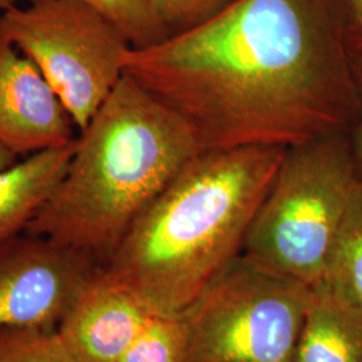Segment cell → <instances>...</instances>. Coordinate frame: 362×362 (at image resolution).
<instances>
[{
	"label": "cell",
	"instance_id": "obj_18",
	"mask_svg": "<svg viewBox=\"0 0 362 362\" xmlns=\"http://www.w3.org/2000/svg\"><path fill=\"white\" fill-rule=\"evenodd\" d=\"M356 76H357L358 90H360V113L353 129L350 132V139H351V148H353L356 165L362 177V66H356Z\"/></svg>",
	"mask_w": 362,
	"mask_h": 362
},
{
	"label": "cell",
	"instance_id": "obj_11",
	"mask_svg": "<svg viewBox=\"0 0 362 362\" xmlns=\"http://www.w3.org/2000/svg\"><path fill=\"white\" fill-rule=\"evenodd\" d=\"M296 362H362V311L315 287Z\"/></svg>",
	"mask_w": 362,
	"mask_h": 362
},
{
	"label": "cell",
	"instance_id": "obj_1",
	"mask_svg": "<svg viewBox=\"0 0 362 362\" xmlns=\"http://www.w3.org/2000/svg\"><path fill=\"white\" fill-rule=\"evenodd\" d=\"M124 74L182 117L202 153L350 133L360 113L339 0H236L130 47Z\"/></svg>",
	"mask_w": 362,
	"mask_h": 362
},
{
	"label": "cell",
	"instance_id": "obj_15",
	"mask_svg": "<svg viewBox=\"0 0 362 362\" xmlns=\"http://www.w3.org/2000/svg\"><path fill=\"white\" fill-rule=\"evenodd\" d=\"M116 26L133 49H143L168 38L156 19L151 0H78Z\"/></svg>",
	"mask_w": 362,
	"mask_h": 362
},
{
	"label": "cell",
	"instance_id": "obj_12",
	"mask_svg": "<svg viewBox=\"0 0 362 362\" xmlns=\"http://www.w3.org/2000/svg\"><path fill=\"white\" fill-rule=\"evenodd\" d=\"M318 287L337 302L362 311V177L356 182Z\"/></svg>",
	"mask_w": 362,
	"mask_h": 362
},
{
	"label": "cell",
	"instance_id": "obj_20",
	"mask_svg": "<svg viewBox=\"0 0 362 362\" xmlns=\"http://www.w3.org/2000/svg\"><path fill=\"white\" fill-rule=\"evenodd\" d=\"M15 1L16 0H0V11H7L10 8H13L15 6Z\"/></svg>",
	"mask_w": 362,
	"mask_h": 362
},
{
	"label": "cell",
	"instance_id": "obj_17",
	"mask_svg": "<svg viewBox=\"0 0 362 362\" xmlns=\"http://www.w3.org/2000/svg\"><path fill=\"white\" fill-rule=\"evenodd\" d=\"M346 46L354 66H362V0H339Z\"/></svg>",
	"mask_w": 362,
	"mask_h": 362
},
{
	"label": "cell",
	"instance_id": "obj_16",
	"mask_svg": "<svg viewBox=\"0 0 362 362\" xmlns=\"http://www.w3.org/2000/svg\"><path fill=\"white\" fill-rule=\"evenodd\" d=\"M236 0H151L157 22L167 35L200 26L219 15Z\"/></svg>",
	"mask_w": 362,
	"mask_h": 362
},
{
	"label": "cell",
	"instance_id": "obj_5",
	"mask_svg": "<svg viewBox=\"0 0 362 362\" xmlns=\"http://www.w3.org/2000/svg\"><path fill=\"white\" fill-rule=\"evenodd\" d=\"M314 288L239 254L180 311L188 362H296Z\"/></svg>",
	"mask_w": 362,
	"mask_h": 362
},
{
	"label": "cell",
	"instance_id": "obj_3",
	"mask_svg": "<svg viewBox=\"0 0 362 362\" xmlns=\"http://www.w3.org/2000/svg\"><path fill=\"white\" fill-rule=\"evenodd\" d=\"M200 153L182 117L124 74L81 130L64 177L25 233L104 264L132 223Z\"/></svg>",
	"mask_w": 362,
	"mask_h": 362
},
{
	"label": "cell",
	"instance_id": "obj_14",
	"mask_svg": "<svg viewBox=\"0 0 362 362\" xmlns=\"http://www.w3.org/2000/svg\"><path fill=\"white\" fill-rule=\"evenodd\" d=\"M0 362H81L57 329L0 326Z\"/></svg>",
	"mask_w": 362,
	"mask_h": 362
},
{
	"label": "cell",
	"instance_id": "obj_19",
	"mask_svg": "<svg viewBox=\"0 0 362 362\" xmlns=\"http://www.w3.org/2000/svg\"><path fill=\"white\" fill-rule=\"evenodd\" d=\"M15 163H16V155L8 148L0 144V170L11 167Z\"/></svg>",
	"mask_w": 362,
	"mask_h": 362
},
{
	"label": "cell",
	"instance_id": "obj_7",
	"mask_svg": "<svg viewBox=\"0 0 362 362\" xmlns=\"http://www.w3.org/2000/svg\"><path fill=\"white\" fill-rule=\"evenodd\" d=\"M100 263L49 239L18 235L0 243V326L57 329Z\"/></svg>",
	"mask_w": 362,
	"mask_h": 362
},
{
	"label": "cell",
	"instance_id": "obj_10",
	"mask_svg": "<svg viewBox=\"0 0 362 362\" xmlns=\"http://www.w3.org/2000/svg\"><path fill=\"white\" fill-rule=\"evenodd\" d=\"M76 140L27 156L0 170V243L26 233L27 226L64 177Z\"/></svg>",
	"mask_w": 362,
	"mask_h": 362
},
{
	"label": "cell",
	"instance_id": "obj_2",
	"mask_svg": "<svg viewBox=\"0 0 362 362\" xmlns=\"http://www.w3.org/2000/svg\"><path fill=\"white\" fill-rule=\"evenodd\" d=\"M287 148L196 156L132 223L104 266L157 313L184 310L240 254Z\"/></svg>",
	"mask_w": 362,
	"mask_h": 362
},
{
	"label": "cell",
	"instance_id": "obj_8",
	"mask_svg": "<svg viewBox=\"0 0 362 362\" xmlns=\"http://www.w3.org/2000/svg\"><path fill=\"white\" fill-rule=\"evenodd\" d=\"M73 127L38 67L0 33V144L33 155L73 143Z\"/></svg>",
	"mask_w": 362,
	"mask_h": 362
},
{
	"label": "cell",
	"instance_id": "obj_21",
	"mask_svg": "<svg viewBox=\"0 0 362 362\" xmlns=\"http://www.w3.org/2000/svg\"><path fill=\"white\" fill-rule=\"evenodd\" d=\"M27 1H28V3H30V1H34V0H27Z\"/></svg>",
	"mask_w": 362,
	"mask_h": 362
},
{
	"label": "cell",
	"instance_id": "obj_13",
	"mask_svg": "<svg viewBox=\"0 0 362 362\" xmlns=\"http://www.w3.org/2000/svg\"><path fill=\"white\" fill-rule=\"evenodd\" d=\"M117 362H188V338L180 313H156Z\"/></svg>",
	"mask_w": 362,
	"mask_h": 362
},
{
	"label": "cell",
	"instance_id": "obj_9",
	"mask_svg": "<svg viewBox=\"0 0 362 362\" xmlns=\"http://www.w3.org/2000/svg\"><path fill=\"white\" fill-rule=\"evenodd\" d=\"M156 313L100 264L57 330L79 361L117 362Z\"/></svg>",
	"mask_w": 362,
	"mask_h": 362
},
{
	"label": "cell",
	"instance_id": "obj_6",
	"mask_svg": "<svg viewBox=\"0 0 362 362\" xmlns=\"http://www.w3.org/2000/svg\"><path fill=\"white\" fill-rule=\"evenodd\" d=\"M0 33L31 59L85 129L124 76L130 43L103 15L78 0H34L0 16Z\"/></svg>",
	"mask_w": 362,
	"mask_h": 362
},
{
	"label": "cell",
	"instance_id": "obj_4",
	"mask_svg": "<svg viewBox=\"0 0 362 362\" xmlns=\"http://www.w3.org/2000/svg\"><path fill=\"white\" fill-rule=\"evenodd\" d=\"M358 179L350 133L287 148L240 254L263 269L318 287Z\"/></svg>",
	"mask_w": 362,
	"mask_h": 362
}]
</instances>
